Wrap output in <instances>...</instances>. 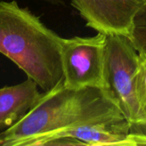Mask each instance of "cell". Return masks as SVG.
<instances>
[{"instance_id":"277c9868","label":"cell","mask_w":146,"mask_h":146,"mask_svg":"<svg viewBox=\"0 0 146 146\" xmlns=\"http://www.w3.org/2000/svg\"><path fill=\"white\" fill-rule=\"evenodd\" d=\"M106 34L62 38L64 86L71 89H104Z\"/></svg>"},{"instance_id":"52a82bcc","label":"cell","mask_w":146,"mask_h":146,"mask_svg":"<svg viewBox=\"0 0 146 146\" xmlns=\"http://www.w3.org/2000/svg\"><path fill=\"white\" fill-rule=\"evenodd\" d=\"M38 87L27 77L20 84L0 88V131L16 124L36 104L42 95Z\"/></svg>"},{"instance_id":"5b68a950","label":"cell","mask_w":146,"mask_h":146,"mask_svg":"<svg viewBox=\"0 0 146 146\" xmlns=\"http://www.w3.org/2000/svg\"><path fill=\"white\" fill-rule=\"evenodd\" d=\"M86 25L104 34L129 36L133 18L146 0H71Z\"/></svg>"},{"instance_id":"9c48e42d","label":"cell","mask_w":146,"mask_h":146,"mask_svg":"<svg viewBox=\"0 0 146 146\" xmlns=\"http://www.w3.org/2000/svg\"><path fill=\"white\" fill-rule=\"evenodd\" d=\"M128 38L138 52L146 51V3L136 13Z\"/></svg>"},{"instance_id":"7a4b0ae2","label":"cell","mask_w":146,"mask_h":146,"mask_svg":"<svg viewBox=\"0 0 146 146\" xmlns=\"http://www.w3.org/2000/svg\"><path fill=\"white\" fill-rule=\"evenodd\" d=\"M62 38L16 1L0 2V53L33 80L43 92L63 80Z\"/></svg>"},{"instance_id":"8992f818","label":"cell","mask_w":146,"mask_h":146,"mask_svg":"<svg viewBox=\"0 0 146 146\" xmlns=\"http://www.w3.org/2000/svg\"><path fill=\"white\" fill-rule=\"evenodd\" d=\"M133 127L126 119L80 125L54 133L37 142L35 146H44L47 141L61 137L73 139L81 145H146V133L133 131Z\"/></svg>"},{"instance_id":"ba28073f","label":"cell","mask_w":146,"mask_h":146,"mask_svg":"<svg viewBox=\"0 0 146 146\" xmlns=\"http://www.w3.org/2000/svg\"><path fill=\"white\" fill-rule=\"evenodd\" d=\"M136 93L139 105V122L134 127H146V51L139 52Z\"/></svg>"},{"instance_id":"3957f363","label":"cell","mask_w":146,"mask_h":146,"mask_svg":"<svg viewBox=\"0 0 146 146\" xmlns=\"http://www.w3.org/2000/svg\"><path fill=\"white\" fill-rule=\"evenodd\" d=\"M138 66L139 52L127 36L106 35L103 91L133 126H137L139 122L136 93Z\"/></svg>"},{"instance_id":"30bf717a","label":"cell","mask_w":146,"mask_h":146,"mask_svg":"<svg viewBox=\"0 0 146 146\" xmlns=\"http://www.w3.org/2000/svg\"><path fill=\"white\" fill-rule=\"evenodd\" d=\"M44 1L50 4H54V5L63 4V3H64V0H44Z\"/></svg>"},{"instance_id":"6da1fadb","label":"cell","mask_w":146,"mask_h":146,"mask_svg":"<svg viewBox=\"0 0 146 146\" xmlns=\"http://www.w3.org/2000/svg\"><path fill=\"white\" fill-rule=\"evenodd\" d=\"M123 119L126 118L102 89H71L62 80L42 92L20 121L0 133V145L35 146L39 140L64 129Z\"/></svg>"}]
</instances>
